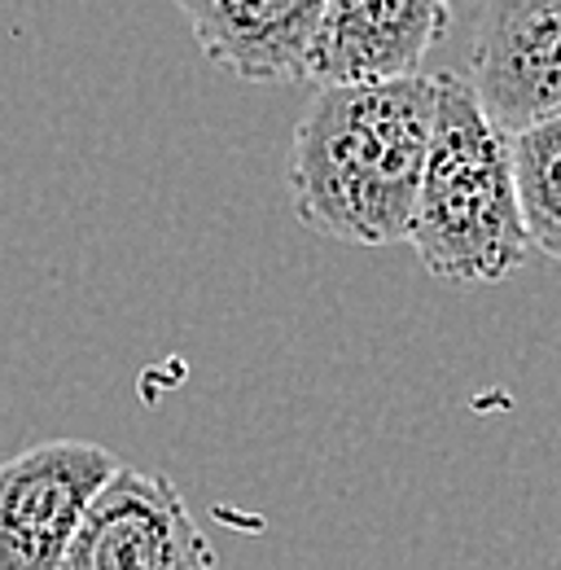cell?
Returning <instances> with one entry per match:
<instances>
[{
    "label": "cell",
    "mask_w": 561,
    "mask_h": 570,
    "mask_svg": "<svg viewBox=\"0 0 561 570\" xmlns=\"http://www.w3.org/2000/svg\"><path fill=\"white\" fill-rule=\"evenodd\" d=\"M434 106V75L321 83L285 158L294 219L347 246L409 242Z\"/></svg>",
    "instance_id": "obj_1"
},
{
    "label": "cell",
    "mask_w": 561,
    "mask_h": 570,
    "mask_svg": "<svg viewBox=\"0 0 561 570\" xmlns=\"http://www.w3.org/2000/svg\"><path fill=\"white\" fill-rule=\"evenodd\" d=\"M434 79L439 106L409 246L439 282L495 285L535 255L518 207L509 137L483 115L461 75L443 71Z\"/></svg>",
    "instance_id": "obj_2"
},
{
    "label": "cell",
    "mask_w": 561,
    "mask_h": 570,
    "mask_svg": "<svg viewBox=\"0 0 561 570\" xmlns=\"http://www.w3.org/2000/svg\"><path fill=\"white\" fill-rule=\"evenodd\" d=\"M124 461L88 439H49L0 465V570H58L92 497Z\"/></svg>",
    "instance_id": "obj_3"
},
{
    "label": "cell",
    "mask_w": 561,
    "mask_h": 570,
    "mask_svg": "<svg viewBox=\"0 0 561 570\" xmlns=\"http://www.w3.org/2000/svg\"><path fill=\"white\" fill-rule=\"evenodd\" d=\"M58 570H215V549L167 474L119 465Z\"/></svg>",
    "instance_id": "obj_4"
},
{
    "label": "cell",
    "mask_w": 561,
    "mask_h": 570,
    "mask_svg": "<svg viewBox=\"0 0 561 570\" xmlns=\"http://www.w3.org/2000/svg\"><path fill=\"white\" fill-rule=\"evenodd\" d=\"M465 83L504 137L561 119V0H479Z\"/></svg>",
    "instance_id": "obj_5"
},
{
    "label": "cell",
    "mask_w": 561,
    "mask_h": 570,
    "mask_svg": "<svg viewBox=\"0 0 561 570\" xmlns=\"http://www.w3.org/2000/svg\"><path fill=\"white\" fill-rule=\"evenodd\" d=\"M452 0H325L312 49L316 83H382L421 75V62L443 45Z\"/></svg>",
    "instance_id": "obj_6"
},
{
    "label": "cell",
    "mask_w": 561,
    "mask_h": 570,
    "mask_svg": "<svg viewBox=\"0 0 561 570\" xmlns=\"http://www.w3.org/2000/svg\"><path fill=\"white\" fill-rule=\"evenodd\" d=\"M198 49L246 83L312 79L325 0H176Z\"/></svg>",
    "instance_id": "obj_7"
},
{
    "label": "cell",
    "mask_w": 561,
    "mask_h": 570,
    "mask_svg": "<svg viewBox=\"0 0 561 570\" xmlns=\"http://www.w3.org/2000/svg\"><path fill=\"white\" fill-rule=\"evenodd\" d=\"M509 163L531 246L561 264V119H544L513 132Z\"/></svg>",
    "instance_id": "obj_8"
}]
</instances>
